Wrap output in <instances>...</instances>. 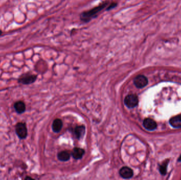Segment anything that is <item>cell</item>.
Instances as JSON below:
<instances>
[{
    "mask_svg": "<svg viewBox=\"0 0 181 180\" xmlns=\"http://www.w3.org/2000/svg\"><path fill=\"white\" fill-rule=\"evenodd\" d=\"M110 3V1L106 0L91 9L82 12L80 15L81 21L84 23H89L93 19L96 18L99 13L108 6Z\"/></svg>",
    "mask_w": 181,
    "mask_h": 180,
    "instance_id": "obj_1",
    "label": "cell"
},
{
    "mask_svg": "<svg viewBox=\"0 0 181 180\" xmlns=\"http://www.w3.org/2000/svg\"><path fill=\"white\" fill-rule=\"evenodd\" d=\"M16 133L18 137L21 140L26 139L28 136V129L26 123L19 122L15 127Z\"/></svg>",
    "mask_w": 181,
    "mask_h": 180,
    "instance_id": "obj_2",
    "label": "cell"
},
{
    "mask_svg": "<svg viewBox=\"0 0 181 180\" xmlns=\"http://www.w3.org/2000/svg\"><path fill=\"white\" fill-rule=\"evenodd\" d=\"M37 75L31 74L29 73H26L21 75L18 78V82L21 84L28 85L35 82L37 80Z\"/></svg>",
    "mask_w": 181,
    "mask_h": 180,
    "instance_id": "obj_3",
    "label": "cell"
},
{
    "mask_svg": "<svg viewBox=\"0 0 181 180\" xmlns=\"http://www.w3.org/2000/svg\"><path fill=\"white\" fill-rule=\"evenodd\" d=\"M124 103L127 107L132 108L138 105V98L136 95L130 94L125 97Z\"/></svg>",
    "mask_w": 181,
    "mask_h": 180,
    "instance_id": "obj_4",
    "label": "cell"
},
{
    "mask_svg": "<svg viewBox=\"0 0 181 180\" xmlns=\"http://www.w3.org/2000/svg\"><path fill=\"white\" fill-rule=\"evenodd\" d=\"M147 78L143 75L137 76L134 80V83L136 87L138 88H142L148 84Z\"/></svg>",
    "mask_w": 181,
    "mask_h": 180,
    "instance_id": "obj_5",
    "label": "cell"
},
{
    "mask_svg": "<svg viewBox=\"0 0 181 180\" xmlns=\"http://www.w3.org/2000/svg\"><path fill=\"white\" fill-rule=\"evenodd\" d=\"M119 174L122 178L126 179H128L132 177L134 173L132 169L127 166H125L120 169Z\"/></svg>",
    "mask_w": 181,
    "mask_h": 180,
    "instance_id": "obj_6",
    "label": "cell"
},
{
    "mask_svg": "<svg viewBox=\"0 0 181 180\" xmlns=\"http://www.w3.org/2000/svg\"><path fill=\"white\" fill-rule=\"evenodd\" d=\"M13 107L16 112L19 114H22L26 111V104L23 101H18L15 102Z\"/></svg>",
    "mask_w": 181,
    "mask_h": 180,
    "instance_id": "obj_7",
    "label": "cell"
},
{
    "mask_svg": "<svg viewBox=\"0 0 181 180\" xmlns=\"http://www.w3.org/2000/svg\"><path fill=\"white\" fill-rule=\"evenodd\" d=\"M143 125L145 129L149 131H153L157 127V124L153 119L151 118H146L144 119Z\"/></svg>",
    "mask_w": 181,
    "mask_h": 180,
    "instance_id": "obj_8",
    "label": "cell"
},
{
    "mask_svg": "<svg viewBox=\"0 0 181 180\" xmlns=\"http://www.w3.org/2000/svg\"><path fill=\"white\" fill-rule=\"evenodd\" d=\"M84 153V150L83 149L78 147H75L74 148L72 155L75 159H78L82 158Z\"/></svg>",
    "mask_w": 181,
    "mask_h": 180,
    "instance_id": "obj_9",
    "label": "cell"
},
{
    "mask_svg": "<svg viewBox=\"0 0 181 180\" xmlns=\"http://www.w3.org/2000/svg\"><path fill=\"white\" fill-rule=\"evenodd\" d=\"M169 123L174 128H181V115H178L172 118L169 120Z\"/></svg>",
    "mask_w": 181,
    "mask_h": 180,
    "instance_id": "obj_10",
    "label": "cell"
},
{
    "mask_svg": "<svg viewBox=\"0 0 181 180\" xmlns=\"http://www.w3.org/2000/svg\"><path fill=\"white\" fill-rule=\"evenodd\" d=\"M63 127V122L60 119H56L53 122L52 129L55 133H58L61 131Z\"/></svg>",
    "mask_w": 181,
    "mask_h": 180,
    "instance_id": "obj_11",
    "label": "cell"
},
{
    "mask_svg": "<svg viewBox=\"0 0 181 180\" xmlns=\"http://www.w3.org/2000/svg\"><path fill=\"white\" fill-rule=\"evenodd\" d=\"M74 133H75V134L77 138H81L84 135L85 133V127L84 126H83V125L77 126L75 129Z\"/></svg>",
    "mask_w": 181,
    "mask_h": 180,
    "instance_id": "obj_12",
    "label": "cell"
},
{
    "mask_svg": "<svg viewBox=\"0 0 181 180\" xmlns=\"http://www.w3.org/2000/svg\"><path fill=\"white\" fill-rule=\"evenodd\" d=\"M58 159L61 161H67L70 159V154L68 152L62 151L58 153Z\"/></svg>",
    "mask_w": 181,
    "mask_h": 180,
    "instance_id": "obj_13",
    "label": "cell"
},
{
    "mask_svg": "<svg viewBox=\"0 0 181 180\" xmlns=\"http://www.w3.org/2000/svg\"><path fill=\"white\" fill-rule=\"evenodd\" d=\"M118 6V3L115 2H112V3H110L108 5V6L107 7H106V11H109L111 10L115 9V7H117Z\"/></svg>",
    "mask_w": 181,
    "mask_h": 180,
    "instance_id": "obj_14",
    "label": "cell"
},
{
    "mask_svg": "<svg viewBox=\"0 0 181 180\" xmlns=\"http://www.w3.org/2000/svg\"><path fill=\"white\" fill-rule=\"evenodd\" d=\"M167 163H164L162 165L160 166V172L163 175H165L166 173V170H167Z\"/></svg>",
    "mask_w": 181,
    "mask_h": 180,
    "instance_id": "obj_15",
    "label": "cell"
},
{
    "mask_svg": "<svg viewBox=\"0 0 181 180\" xmlns=\"http://www.w3.org/2000/svg\"><path fill=\"white\" fill-rule=\"evenodd\" d=\"M24 179H25V180H30V179L33 180V178H31L30 176H27Z\"/></svg>",
    "mask_w": 181,
    "mask_h": 180,
    "instance_id": "obj_16",
    "label": "cell"
},
{
    "mask_svg": "<svg viewBox=\"0 0 181 180\" xmlns=\"http://www.w3.org/2000/svg\"><path fill=\"white\" fill-rule=\"evenodd\" d=\"M179 161H181V155L180 156V157H179Z\"/></svg>",
    "mask_w": 181,
    "mask_h": 180,
    "instance_id": "obj_17",
    "label": "cell"
},
{
    "mask_svg": "<svg viewBox=\"0 0 181 180\" xmlns=\"http://www.w3.org/2000/svg\"><path fill=\"white\" fill-rule=\"evenodd\" d=\"M2 31H1V30H0V36H1V35H2Z\"/></svg>",
    "mask_w": 181,
    "mask_h": 180,
    "instance_id": "obj_18",
    "label": "cell"
}]
</instances>
